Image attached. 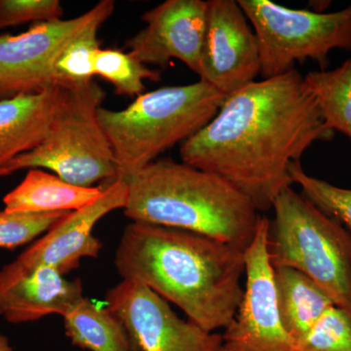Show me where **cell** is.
<instances>
[{"instance_id": "cell-1", "label": "cell", "mask_w": 351, "mask_h": 351, "mask_svg": "<svg viewBox=\"0 0 351 351\" xmlns=\"http://www.w3.org/2000/svg\"><path fill=\"white\" fill-rule=\"evenodd\" d=\"M334 135L295 69L226 97L213 119L182 143L180 156L182 162L239 189L260 213L272 209L279 193L292 186L291 164Z\"/></svg>"}, {"instance_id": "cell-2", "label": "cell", "mask_w": 351, "mask_h": 351, "mask_svg": "<svg viewBox=\"0 0 351 351\" xmlns=\"http://www.w3.org/2000/svg\"><path fill=\"white\" fill-rule=\"evenodd\" d=\"M246 250L198 233L131 223L114 265L124 280L145 285L208 332L225 330L243 301Z\"/></svg>"}, {"instance_id": "cell-3", "label": "cell", "mask_w": 351, "mask_h": 351, "mask_svg": "<svg viewBox=\"0 0 351 351\" xmlns=\"http://www.w3.org/2000/svg\"><path fill=\"white\" fill-rule=\"evenodd\" d=\"M124 214L133 223L179 228L246 250L261 215L225 180L172 159H159L126 180Z\"/></svg>"}, {"instance_id": "cell-4", "label": "cell", "mask_w": 351, "mask_h": 351, "mask_svg": "<svg viewBox=\"0 0 351 351\" xmlns=\"http://www.w3.org/2000/svg\"><path fill=\"white\" fill-rule=\"evenodd\" d=\"M226 97L200 80L140 95L122 110L100 108L98 119L112 145L117 179H127L164 152L206 126Z\"/></svg>"}, {"instance_id": "cell-5", "label": "cell", "mask_w": 351, "mask_h": 351, "mask_svg": "<svg viewBox=\"0 0 351 351\" xmlns=\"http://www.w3.org/2000/svg\"><path fill=\"white\" fill-rule=\"evenodd\" d=\"M272 267H291L317 284L351 319V233L289 186L272 204Z\"/></svg>"}, {"instance_id": "cell-6", "label": "cell", "mask_w": 351, "mask_h": 351, "mask_svg": "<svg viewBox=\"0 0 351 351\" xmlns=\"http://www.w3.org/2000/svg\"><path fill=\"white\" fill-rule=\"evenodd\" d=\"M105 97L94 80L66 87L62 107L43 144L5 168L12 172L45 168L83 188L104 180L117 181V161L97 114Z\"/></svg>"}, {"instance_id": "cell-7", "label": "cell", "mask_w": 351, "mask_h": 351, "mask_svg": "<svg viewBox=\"0 0 351 351\" xmlns=\"http://www.w3.org/2000/svg\"><path fill=\"white\" fill-rule=\"evenodd\" d=\"M257 38L261 75L274 77L307 59L325 71L335 49L351 52V4L337 12L295 10L269 0H239Z\"/></svg>"}, {"instance_id": "cell-8", "label": "cell", "mask_w": 351, "mask_h": 351, "mask_svg": "<svg viewBox=\"0 0 351 351\" xmlns=\"http://www.w3.org/2000/svg\"><path fill=\"white\" fill-rule=\"evenodd\" d=\"M114 8L112 0H101L73 19L38 23L18 36H0V98L61 86L56 73L60 55L83 32L101 27Z\"/></svg>"}, {"instance_id": "cell-9", "label": "cell", "mask_w": 351, "mask_h": 351, "mask_svg": "<svg viewBox=\"0 0 351 351\" xmlns=\"http://www.w3.org/2000/svg\"><path fill=\"white\" fill-rule=\"evenodd\" d=\"M106 302L136 351H223L221 335L181 319L169 302L143 284L122 279L108 290Z\"/></svg>"}, {"instance_id": "cell-10", "label": "cell", "mask_w": 351, "mask_h": 351, "mask_svg": "<svg viewBox=\"0 0 351 351\" xmlns=\"http://www.w3.org/2000/svg\"><path fill=\"white\" fill-rule=\"evenodd\" d=\"M269 226V219L261 216L255 239L246 249L243 301L221 335L223 351H297L277 311L267 248Z\"/></svg>"}, {"instance_id": "cell-11", "label": "cell", "mask_w": 351, "mask_h": 351, "mask_svg": "<svg viewBox=\"0 0 351 351\" xmlns=\"http://www.w3.org/2000/svg\"><path fill=\"white\" fill-rule=\"evenodd\" d=\"M261 58L255 32L234 0L207 1L200 80L226 97L256 82Z\"/></svg>"}, {"instance_id": "cell-12", "label": "cell", "mask_w": 351, "mask_h": 351, "mask_svg": "<svg viewBox=\"0 0 351 351\" xmlns=\"http://www.w3.org/2000/svg\"><path fill=\"white\" fill-rule=\"evenodd\" d=\"M206 13L202 0L163 2L143 15L145 27L127 41L129 54L140 63L160 66L178 59L199 75Z\"/></svg>"}, {"instance_id": "cell-13", "label": "cell", "mask_w": 351, "mask_h": 351, "mask_svg": "<svg viewBox=\"0 0 351 351\" xmlns=\"http://www.w3.org/2000/svg\"><path fill=\"white\" fill-rule=\"evenodd\" d=\"M127 196L128 184L117 179L94 202L60 219L12 263L23 269L47 265L66 276L80 267L82 258L98 257L103 244L93 235L95 226L110 212L124 209Z\"/></svg>"}, {"instance_id": "cell-14", "label": "cell", "mask_w": 351, "mask_h": 351, "mask_svg": "<svg viewBox=\"0 0 351 351\" xmlns=\"http://www.w3.org/2000/svg\"><path fill=\"white\" fill-rule=\"evenodd\" d=\"M83 298L82 281L69 280L54 267L23 269L10 263L0 269V315L12 324L64 317Z\"/></svg>"}, {"instance_id": "cell-15", "label": "cell", "mask_w": 351, "mask_h": 351, "mask_svg": "<svg viewBox=\"0 0 351 351\" xmlns=\"http://www.w3.org/2000/svg\"><path fill=\"white\" fill-rule=\"evenodd\" d=\"M64 95L66 88L54 86L0 99V168L43 144Z\"/></svg>"}, {"instance_id": "cell-16", "label": "cell", "mask_w": 351, "mask_h": 351, "mask_svg": "<svg viewBox=\"0 0 351 351\" xmlns=\"http://www.w3.org/2000/svg\"><path fill=\"white\" fill-rule=\"evenodd\" d=\"M104 189L76 186L40 169H29L25 179L3 198L4 211L16 214L73 212L94 202Z\"/></svg>"}, {"instance_id": "cell-17", "label": "cell", "mask_w": 351, "mask_h": 351, "mask_svg": "<svg viewBox=\"0 0 351 351\" xmlns=\"http://www.w3.org/2000/svg\"><path fill=\"white\" fill-rule=\"evenodd\" d=\"M276 306L284 329L295 343L321 316L335 306L331 298L311 278L291 267H272Z\"/></svg>"}, {"instance_id": "cell-18", "label": "cell", "mask_w": 351, "mask_h": 351, "mask_svg": "<svg viewBox=\"0 0 351 351\" xmlns=\"http://www.w3.org/2000/svg\"><path fill=\"white\" fill-rule=\"evenodd\" d=\"M66 337L90 351H136L121 321L108 308L83 298L64 316Z\"/></svg>"}, {"instance_id": "cell-19", "label": "cell", "mask_w": 351, "mask_h": 351, "mask_svg": "<svg viewBox=\"0 0 351 351\" xmlns=\"http://www.w3.org/2000/svg\"><path fill=\"white\" fill-rule=\"evenodd\" d=\"M304 80L328 128L351 141V58L332 71H309Z\"/></svg>"}, {"instance_id": "cell-20", "label": "cell", "mask_w": 351, "mask_h": 351, "mask_svg": "<svg viewBox=\"0 0 351 351\" xmlns=\"http://www.w3.org/2000/svg\"><path fill=\"white\" fill-rule=\"evenodd\" d=\"M95 75L101 76L119 95L134 97L144 94V80L158 82L160 73L140 63L129 53L117 49H99L94 60Z\"/></svg>"}, {"instance_id": "cell-21", "label": "cell", "mask_w": 351, "mask_h": 351, "mask_svg": "<svg viewBox=\"0 0 351 351\" xmlns=\"http://www.w3.org/2000/svg\"><path fill=\"white\" fill-rule=\"evenodd\" d=\"M289 173L293 184H299L304 198L322 213L346 226L351 233V189L307 175L300 161L291 164Z\"/></svg>"}, {"instance_id": "cell-22", "label": "cell", "mask_w": 351, "mask_h": 351, "mask_svg": "<svg viewBox=\"0 0 351 351\" xmlns=\"http://www.w3.org/2000/svg\"><path fill=\"white\" fill-rule=\"evenodd\" d=\"M101 27H93L83 32L64 48L56 63L58 80L62 87L93 80L94 60L100 49L97 38Z\"/></svg>"}, {"instance_id": "cell-23", "label": "cell", "mask_w": 351, "mask_h": 351, "mask_svg": "<svg viewBox=\"0 0 351 351\" xmlns=\"http://www.w3.org/2000/svg\"><path fill=\"white\" fill-rule=\"evenodd\" d=\"M295 343L297 351H351V319L345 311L332 306Z\"/></svg>"}, {"instance_id": "cell-24", "label": "cell", "mask_w": 351, "mask_h": 351, "mask_svg": "<svg viewBox=\"0 0 351 351\" xmlns=\"http://www.w3.org/2000/svg\"><path fill=\"white\" fill-rule=\"evenodd\" d=\"M71 212L16 214L0 211V248L15 249L47 232Z\"/></svg>"}, {"instance_id": "cell-25", "label": "cell", "mask_w": 351, "mask_h": 351, "mask_svg": "<svg viewBox=\"0 0 351 351\" xmlns=\"http://www.w3.org/2000/svg\"><path fill=\"white\" fill-rule=\"evenodd\" d=\"M63 15V7L58 0H0V29L60 20Z\"/></svg>"}, {"instance_id": "cell-26", "label": "cell", "mask_w": 351, "mask_h": 351, "mask_svg": "<svg viewBox=\"0 0 351 351\" xmlns=\"http://www.w3.org/2000/svg\"><path fill=\"white\" fill-rule=\"evenodd\" d=\"M0 351H13L12 346L9 343L8 339L0 334Z\"/></svg>"}, {"instance_id": "cell-27", "label": "cell", "mask_w": 351, "mask_h": 351, "mask_svg": "<svg viewBox=\"0 0 351 351\" xmlns=\"http://www.w3.org/2000/svg\"><path fill=\"white\" fill-rule=\"evenodd\" d=\"M12 171L7 169V168H0V178L6 177V176H9L12 174Z\"/></svg>"}]
</instances>
